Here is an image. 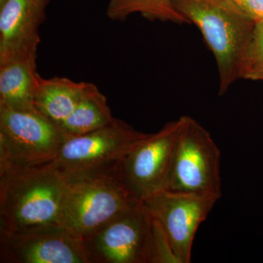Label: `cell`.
I'll list each match as a JSON object with an SVG mask.
<instances>
[{
  "mask_svg": "<svg viewBox=\"0 0 263 263\" xmlns=\"http://www.w3.org/2000/svg\"><path fill=\"white\" fill-rule=\"evenodd\" d=\"M67 181L51 164L0 172V235L60 226Z\"/></svg>",
  "mask_w": 263,
  "mask_h": 263,
  "instance_id": "obj_1",
  "label": "cell"
},
{
  "mask_svg": "<svg viewBox=\"0 0 263 263\" xmlns=\"http://www.w3.org/2000/svg\"><path fill=\"white\" fill-rule=\"evenodd\" d=\"M176 9L196 25L215 57L219 95L241 79L243 60L256 22L230 0H173Z\"/></svg>",
  "mask_w": 263,
  "mask_h": 263,
  "instance_id": "obj_2",
  "label": "cell"
},
{
  "mask_svg": "<svg viewBox=\"0 0 263 263\" xmlns=\"http://www.w3.org/2000/svg\"><path fill=\"white\" fill-rule=\"evenodd\" d=\"M148 135L114 118L103 127L68 138L51 166L67 180L112 175L119 162Z\"/></svg>",
  "mask_w": 263,
  "mask_h": 263,
  "instance_id": "obj_3",
  "label": "cell"
},
{
  "mask_svg": "<svg viewBox=\"0 0 263 263\" xmlns=\"http://www.w3.org/2000/svg\"><path fill=\"white\" fill-rule=\"evenodd\" d=\"M67 138L35 110L0 108V172L53 163Z\"/></svg>",
  "mask_w": 263,
  "mask_h": 263,
  "instance_id": "obj_4",
  "label": "cell"
},
{
  "mask_svg": "<svg viewBox=\"0 0 263 263\" xmlns=\"http://www.w3.org/2000/svg\"><path fill=\"white\" fill-rule=\"evenodd\" d=\"M59 224L84 240L135 201L112 175L67 179Z\"/></svg>",
  "mask_w": 263,
  "mask_h": 263,
  "instance_id": "obj_5",
  "label": "cell"
},
{
  "mask_svg": "<svg viewBox=\"0 0 263 263\" xmlns=\"http://www.w3.org/2000/svg\"><path fill=\"white\" fill-rule=\"evenodd\" d=\"M184 121L176 139L166 190L220 198L221 152L210 133L193 118Z\"/></svg>",
  "mask_w": 263,
  "mask_h": 263,
  "instance_id": "obj_6",
  "label": "cell"
},
{
  "mask_svg": "<svg viewBox=\"0 0 263 263\" xmlns=\"http://www.w3.org/2000/svg\"><path fill=\"white\" fill-rule=\"evenodd\" d=\"M180 117L148 134L117 166L114 179L137 202H145L166 190L173 151L183 124Z\"/></svg>",
  "mask_w": 263,
  "mask_h": 263,
  "instance_id": "obj_7",
  "label": "cell"
},
{
  "mask_svg": "<svg viewBox=\"0 0 263 263\" xmlns=\"http://www.w3.org/2000/svg\"><path fill=\"white\" fill-rule=\"evenodd\" d=\"M153 219L134 202L83 240L91 263H152Z\"/></svg>",
  "mask_w": 263,
  "mask_h": 263,
  "instance_id": "obj_8",
  "label": "cell"
},
{
  "mask_svg": "<svg viewBox=\"0 0 263 263\" xmlns=\"http://www.w3.org/2000/svg\"><path fill=\"white\" fill-rule=\"evenodd\" d=\"M218 200L210 195L165 190L143 202L162 227L180 263H190L197 230Z\"/></svg>",
  "mask_w": 263,
  "mask_h": 263,
  "instance_id": "obj_9",
  "label": "cell"
},
{
  "mask_svg": "<svg viewBox=\"0 0 263 263\" xmlns=\"http://www.w3.org/2000/svg\"><path fill=\"white\" fill-rule=\"evenodd\" d=\"M2 263H91L84 241L60 226L0 235Z\"/></svg>",
  "mask_w": 263,
  "mask_h": 263,
  "instance_id": "obj_10",
  "label": "cell"
},
{
  "mask_svg": "<svg viewBox=\"0 0 263 263\" xmlns=\"http://www.w3.org/2000/svg\"><path fill=\"white\" fill-rule=\"evenodd\" d=\"M51 0H0V65L37 59L40 27Z\"/></svg>",
  "mask_w": 263,
  "mask_h": 263,
  "instance_id": "obj_11",
  "label": "cell"
},
{
  "mask_svg": "<svg viewBox=\"0 0 263 263\" xmlns=\"http://www.w3.org/2000/svg\"><path fill=\"white\" fill-rule=\"evenodd\" d=\"M89 84L65 77L44 79L39 75L33 98L34 108L60 128L77 107Z\"/></svg>",
  "mask_w": 263,
  "mask_h": 263,
  "instance_id": "obj_12",
  "label": "cell"
},
{
  "mask_svg": "<svg viewBox=\"0 0 263 263\" xmlns=\"http://www.w3.org/2000/svg\"><path fill=\"white\" fill-rule=\"evenodd\" d=\"M37 59L14 60L0 65V108L35 110L33 98L39 74Z\"/></svg>",
  "mask_w": 263,
  "mask_h": 263,
  "instance_id": "obj_13",
  "label": "cell"
},
{
  "mask_svg": "<svg viewBox=\"0 0 263 263\" xmlns=\"http://www.w3.org/2000/svg\"><path fill=\"white\" fill-rule=\"evenodd\" d=\"M114 119L105 95L96 85L89 83L77 107L60 129L67 140L103 127Z\"/></svg>",
  "mask_w": 263,
  "mask_h": 263,
  "instance_id": "obj_14",
  "label": "cell"
},
{
  "mask_svg": "<svg viewBox=\"0 0 263 263\" xmlns=\"http://www.w3.org/2000/svg\"><path fill=\"white\" fill-rule=\"evenodd\" d=\"M134 13L149 21L190 24L176 9L173 0H110L107 7V15L116 22H124Z\"/></svg>",
  "mask_w": 263,
  "mask_h": 263,
  "instance_id": "obj_15",
  "label": "cell"
},
{
  "mask_svg": "<svg viewBox=\"0 0 263 263\" xmlns=\"http://www.w3.org/2000/svg\"><path fill=\"white\" fill-rule=\"evenodd\" d=\"M263 62V19L256 22L242 67L241 79L255 66Z\"/></svg>",
  "mask_w": 263,
  "mask_h": 263,
  "instance_id": "obj_16",
  "label": "cell"
},
{
  "mask_svg": "<svg viewBox=\"0 0 263 263\" xmlns=\"http://www.w3.org/2000/svg\"><path fill=\"white\" fill-rule=\"evenodd\" d=\"M245 15L257 22L263 19V0H230Z\"/></svg>",
  "mask_w": 263,
  "mask_h": 263,
  "instance_id": "obj_17",
  "label": "cell"
},
{
  "mask_svg": "<svg viewBox=\"0 0 263 263\" xmlns=\"http://www.w3.org/2000/svg\"><path fill=\"white\" fill-rule=\"evenodd\" d=\"M243 79L252 81H263V62L249 70Z\"/></svg>",
  "mask_w": 263,
  "mask_h": 263,
  "instance_id": "obj_18",
  "label": "cell"
}]
</instances>
